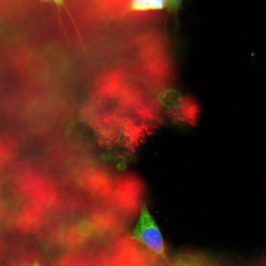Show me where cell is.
Returning <instances> with one entry per match:
<instances>
[{"label": "cell", "mask_w": 266, "mask_h": 266, "mask_svg": "<svg viewBox=\"0 0 266 266\" xmlns=\"http://www.w3.org/2000/svg\"><path fill=\"white\" fill-rule=\"evenodd\" d=\"M30 266H40L39 264L37 263L34 264L33 265Z\"/></svg>", "instance_id": "4"}, {"label": "cell", "mask_w": 266, "mask_h": 266, "mask_svg": "<svg viewBox=\"0 0 266 266\" xmlns=\"http://www.w3.org/2000/svg\"><path fill=\"white\" fill-rule=\"evenodd\" d=\"M168 266H219V265L204 254L186 250L169 260Z\"/></svg>", "instance_id": "2"}, {"label": "cell", "mask_w": 266, "mask_h": 266, "mask_svg": "<svg viewBox=\"0 0 266 266\" xmlns=\"http://www.w3.org/2000/svg\"><path fill=\"white\" fill-rule=\"evenodd\" d=\"M133 236L151 253L164 260H168L160 231L144 204L141 207L139 219L133 230Z\"/></svg>", "instance_id": "1"}, {"label": "cell", "mask_w": 266, "mask_h": 266, "mask_svg": "<svg viewBox=\"0 0 266 266\" xmlns=\"http://www.w3.org/2000/svg\"><path fill=\"white\" fill-rule=\"evenodd\" d=\"M164 0H136L132 4V8L136 10H159L169 5Z\"/></svg>", "instance_id": "3"}]
</instances>
